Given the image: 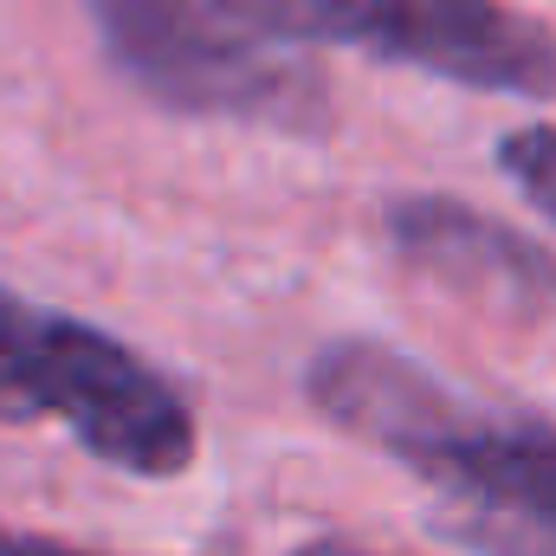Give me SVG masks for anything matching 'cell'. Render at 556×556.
<instances>
[{
  "instance_id": "2",
  "label": "cell",
  "mask_w": 556,
  "mask_h": 556,
  "mask_svg": "<svg viewBox=\"0 0 556 556\" xmlns=\"http://www.w3.org/2000/svg\"><path fill=\"white\" fill-rule=\"evenodd\" d=\"M0 420L65 427L91 459L130 479H181L201 427L188 395L130 343L59 317L0 285Z\"/></svg>"
},
{
  "instance_id": "8",
  "label": "cell",
  "mask_w": 556,
  "mask_h": 556,
  "mask_svg": "<svg viewBox=\"0 0 556 556\" xmlns=\"http://www.w3.org/2000/svg\"><path fill=\"white\" fill-rule=\"evenodd\" d=\"M285 556H389V551H369L356 538H311V544H298V551H285Z\"/></svg>"
},
{
  "instance_id": "6",
  "label": "cell",
  "mask_w": 556,
  "mask_h": 556,
  "mask_svg": "<svg viewBox=\"0 0 556 556\" xmlns=\"http://www.w3.org/2000/svg\"><path fill=\"white\" fill-rule=\"evenodd\" d=\"M498 175L556 227V124H525L498 137Z\"/></svg>"
},
{
  "instance_id": "1",
  "label": "cell",
  "mask_w": 556,
  "mask_h": 556,
  "mask_svg": "<svg viewBox=\"0 0 556 556\" xmlns=\"http://www.w3.org/2000/svg\"><path fill=\"white\" fill-rule=\"evenodd\" d=\"M317 415L389 453L427 492V531L466 556H556V427L492 408L376 337L311 356Z\"/></svg>"
},
{
  "instance_id": "7",
  "label": "cell",
  "mask_w": 556,
  "mask_h": 556,
  "mask_svg": "<svg viewBox=\"0 0 556 556\" xmlns=\"http://www.w3.org/2000/svg\"><path fill=\"white\" fill-rule=\"evenodd\" d=\"M0 556H91V551L59 544V538H39V531H7V525H0Z\"/></svg>"
},
{
  "instance_id": "5",
  "label": "cell",
  "mask_w": 556,
  "mask_h": 556,
  "mask_svg": "<svg viewBox=\"0 0 556 556\" xmlns=\"http://www.w3.org/2000/svg\"><path fill=\"white\" fill-rule=\"evenodd\" d=\"M389 233L402 247V260H415L420 273L446 278L459 291H498V298H525V291H556V266L518 240L511 227L446 201V194H415L389 207Z\"/></svg>"
},
{
  "instance_id": "3",
  "label": "cell",
  "mask_w": 556,
  "mask_h": 556,
  "mask_svg": "<svg viewBox=\"0 0 556 556\" xmlns=\"http://www.w3.org/2000/svg\"><path fill=\"white\" fill-rule=\"evenodd\" d=\"M111 72L168 117L247 124L278 137L330 130V78L285 39L214 0H85Z\"/></svg>"
},
{
  "instance_id": "4",
  "label": "cell",
  "mask_w": 556,
  "mask_h": 556,
  "mask_svg": "<svg viewBox=\"0 0 556 556\" xmlns=\"http://www.w3.org/2000/svg\"><path fill=\"white\" fill-rule=\"evenodd\" d=\"M285 46H350L485 98H556V33L505 0H214Z\"/></svg>"
}]
</instances>
